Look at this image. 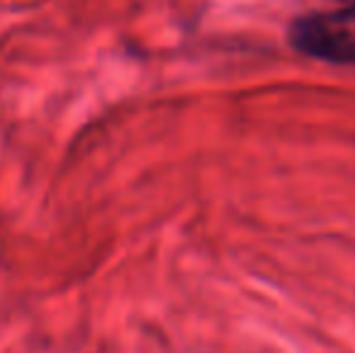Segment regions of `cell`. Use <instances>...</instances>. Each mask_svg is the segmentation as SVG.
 Masks as SVG:
<instances>
[{
    "mask_svg": "<svg viewBox=\"0 0 355 353\" xmlns=\"http://www.w3.org/2000/svg\"><path fill=\"white\" fill-rule=\"evenodd\" d=\"M288 42L297 53L334 66L355 63V0L334 12L300 15L288 27Z\"/></svg>",
    "mask_w": 355,
    "mask_h": 353,
    "instance_id": "obj_1",
    "label": "cell"
},
{
    "mask_svg": "<svg viewBox=\"0 0 355 353\" xmlns=\"http://www.w3.org/2000/svg\"><path fill=\"white\" fill-rule=\"evenodd\" d=\"M338 3H346L348 5V3H353V0H338Z\"/></svg>",
    "mask_w": 355,
    "mask_h": 353,
    "instance_id": "obj_2",
    "label": "cell"
}]
</instances>
